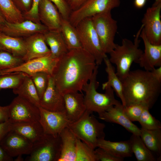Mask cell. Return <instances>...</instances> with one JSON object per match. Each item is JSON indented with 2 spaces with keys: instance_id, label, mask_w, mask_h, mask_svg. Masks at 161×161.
Returning <instances> with one entry per match:
<instances>
[{
  "instance_id": "5",
  "label": "cell",
  "mask_w": 161,
  "mask_h": 161,
  "mask_svg": "<svg viewBox=\"0 0 161 161\" xmlns=\"http://www.w3.org/2000/svg\"><path fill=\"white\" fill-rule=\"evenodd\" d=\"M92 113L86 110L79 119L71 122L68 127L77 138L95 149L97 148L98 140L105 137L106 126L99 122Z\"/></svg>"
},
{
  "instance_id": "15",
  "label": "cell",
  "mask_w": 161,
  "mask_h": 161,
  "mask_svg": "<svg viewBox=\"0 0 161 161\" xmlns=\"http://www.w3.org/2000/svg\"><path fill=\"white\" fill-rule=\"evenodd\" d=\"M1 27L3 33L11 36L20 38L28 37L37 33L44 34L49 31L43 24L28 20L17 23L6 21Z\"/></svg>"
},
{
  "instance_id": "9",
  "label": "cell",
  "mask_w": 161,
  "mask_h": 161,
  "mask_svg": "<svg viewBox=\"0 0 161 161\" xmlns=\"http://www.w3.org/2000/svg\"><path fill=\"white\" fill-rule=\"evenodd\" d=\"M61 140L59 135L55 137L45 134L43 139L33 145L25 159L27 161H58L60 154Z\"/></svg>"
},
{
  "instance_id": "32",
  "label": "cell",
  "mask_w": 161,
  "mask_h": 161,
  "mask_svg": "<svg viewBox=\"0 0 161 161\" xmlns=\"http://www.w3.org/2000/svg\"><path fill=\"white\" fill-rule=\"evenodd\" d=\"M0 10L8 22L17 23L25 20L23 13L16 7L12 0H0Z\"/></svg>"
},
{
  "instance_id": "35",
  "label": "cell",
  "mask_w": 161,
  "mask_h": 161,
  "mask_svg": "<svg viewBox=\"0 0 161 161\" xmlns=\"http://www.w3.org/2000/svg\"><path fill=\"white\" fill-rule=\"evenodd\" d=\"M24 62L21 58L15 56L7 51L0 50V71L14 68Z\"/></svg>"
},
{
  "instance_id": "40",
  "label": "cell",
  "mask_w": 161,
  "mask_h": 161,
  "mask_svg": "<svg viewBox=\"0 0 161 161\" xmlns=\"http://www.w3.org/2000/svg\"><path fill=\"white\" fill-rule=\"evenodd\" d=\"M40 0H32L30 9L27 12L23 14L25 20L31 21L35 23H40L39 19L38 6Z\"/></svg>"
},
{
  "instance_id": "37",
  "label": "cell",
  "mask_w": 161,
  "mask_h": 161,
  "mask_svg": "<svg viewBox=\"0 0 161 161\" xmlns=\"http://www.w3.org/2000/svg\"><path fill=\"white\" fill-rule=\"evenodd\" d=\"M29 75L35 86L40 99L47 87L50 75L45 72H39Z\"/></svg>"
},
{
  "instance_id": "4",
  "label": "cell",
  "mask_w": 161,
  "mask_h": 161,
  "mask_svg": "<svg viewBox=\"0 0 161 161\" xmlns=\"http://www.w3.org/2000/svg\"><path fill=\"white\" fill-rule=\"evenodd\" d=\"M98 66L96 65L88 82L82 89L85 93L84 96L86 110L98 115L107 111L112 106L121 103L115 98L114 91L110 86L106 87L104 93L97 91L99 82L97 80Z\"/></svg>"
},
{
  "instance_id": "12",
  "label": "cell",
  "mask_w": 161,
  "mask_h": 161,
  "mask_svg": "<svg viewBox=\"0 0 161 161\" xmlns=\"http://www.w3.org/2000/svg\"><path fill=\"white\" fill-rule=\"evenodd\" d=\"M59 59L53 58L50 54L25 62L14 68L0 71V74L22 72L30 75L37 72H44L52 76Z\"/></svg>"
},
{
  "instance_id": "43",
  "label": "cell",
  "mask_w": 161,
  "mask_h": 161,
  "mask_svg": "<svg viewBox=\"0 0 161 161\" xmlns=\"http://www.w3.org/2000/svg\"><path fill=\"white\" fill-rule=\"evenodd\" d=\"M11 123L8 120L0 123V142L5 135L11 130Z\"/></svg>"
},
{
  "instance_id": "20",
  "label": "cell",
  "mask_w": 161,
  "mask_h": 161,
  "mask_svg": "<svg viewBox=\"0 0 161 161\" xmlns=\"http://www.w3.org/2000/svg\"><path fill=\"white\" fill-rule=\"evenodd\" d=\"M24 40L26 52L22 59L24 62L51 54L44 33L35 34L27 37Z\"/></svg>"
},
{
  "instance_id": "27",
  "label": "cell",
  "mask_w": 161,
  "mask_h": 161,
  "mask_svg": "<svg viewBox=\"0 0 161 161\" xmlns=\"http://www.w3.org/2000/svg\"><path fill=\"white\" fill-rule=\"evenodd\" d=\"M103 61L106 65L105 71L107 75L108 80L102 84V89L103 90L107 86L112 88L121 100L122 104L124 106L122 82L117 75L115 68L107 56L104 58Z\"/></svg>"
},
{
  "instance_id": "13",
  "label": "cell",
  "mask_w": 161,
  "mask_h": 161,
  "mask_svg": "<svg viewBox=\"0 0 161 161\" xmlns=\"http://www.w3.org/2000/svg\"><path fill=\"white\" fill-rule=\"evenodd\" d=\"M39 122L45 134L56 137L71 123L65 112H56L47 110L39 107Z\"/></svg>"
},
{
  "instance_id": "25",
  "label": "cell",
  "mask_w": 161,
  "mask_h": 161,
  "mask_svg": "<svg viewBox=\"0 0 161 161\" xmlns=\"http://www.w3.org/2000/svg\"><path fill=\"white\" fill-rule=\"evenodd\" d=\"M45 41L49 47L52 56L60 59L69 51L60 30H49L44 34Z\"/></svg>"
},
{
  "instance_id": "24",
  "label": "cell",
  "mask_w": 161,
  "mask_h": 161,
  "mask_svg": "<svg viewBox=\"0 0 161 161\" xmlns=\"http://www.w3.org/2000/svg\"><path fill=\"white\" fill-rule=\"evenodd\" d=\"M13 91L14 94L37 106H40V98L35 86L29 75L26 74L18 85L13 89Z\"/></svg>"
},
{
  "instance_id": "2",
  "label": "cell",
  "mask_w": 161,
  "mask_h": 161,
  "mask_svg": "<svg viewBox=\"0 0 161 161\" xmlns=\"http://www.w3.org/2000/svg\"><path fill=\"white\" fill-rule=\"evenodd\" d=\"M125 106L140 104L152 107L161 91V82L151 71L137 69L130 71L122 81Z\"/></svg>"
},
{
  "instance_id": "19",
  "label": "cell",
  "mask_w": 161,
  "mask_h": 161,
  "mask_svg": "<svg viewBox=\"0 0 161 161\" xmlns=\"http://www.w3.org/2000/svg\"><path fill=\"white\" fill-rule=\"evenodd\" d=\"M98 115L99 118L102 120L120 125L132 134L140 135V129L126 116L122 103L112 106L107 111Z\"/></svg>"
},
{
  "instance_id": "16",
  "label": "cell",
  "mask_w": 161,
  "mask_h": 161,
  "mask_svg": "<svg viewBox=\"0 0 161 161\" xmlns=\"http://www.w3.org/2000/svg\"><path fill=\"white\" fill-rule=\"evenodd\" d=\"M140 37L143 42L145 49L138 64L145 70L150 71L155 68L161 66V44L151 43L146 38L143 29Z\"/></svg>"
},
{
  "instance_id": "10",
  "label": "cell",
  "mask_w": 161,
  "mask_h": 161,
  "mask_svg": "<svg viewBox=\"0 0 161 161\" xmlns=\"http://www.w3.org/2000/svg\"><path fill=\"white\" fill-rule=\"evenodd\" d=\"M8 106V120L11 123L39 121V107L18 96Z\"/></svg>"
},
{
  "instance_id": "51",
  "label": "cell",
  "mask_w": 161,
  "mask_h": 161,
  "mask_svg": "<svg viewBox=\"0 0 161 161\" xmlns=\"http://www.w3.org/2000/svg\"><path fill=\"white\" fill-rule=\"evenodd\" d=\"M0 50H5V49L3 46L0 44Z\"/></svg>"
},
{
  "instance_id": "8",
  "label": "cell",
  "mask_w": 161,
  "mask_h": 161,
  "mask_svg": "<svg viewBox=\"0 0 161 161\" xmlns=\"http://www.w3.org/2000/svg\"><path fill=\"white\" fill-rule=\"evenodd\" d=\"M120 4V0H86L78 9L71 12L68 20L75 27L83 19L111 11L119 7Z\"/></svg>"
},
{
  "instance_id": "18",
  "label": "cell",
  "mask_w": 161,
  "mask_h": 161,
  "mask_svg": "<svg viewBox=\"0 0 161 161\" xmlns=\"http://www.w3.org/2000/svg\"><path fill=\"white\" fill-rule=\"evenodd\" d=\"M38 14L40 21L49 30L60 31L62 17L56 7L49 0H40Z\"/></svg>"
},
{
  "instance_id": "21",
  "label": "cell",
  "mask_w": 161,
  "mask_h": 161,
  "mask_svg": "<svg viewBox=\"0 0 161 161\" xmlns=\"http://www.w3.org/2000/svg\"><path fill=\"white\" fill-rule=\"evenodd\" d=\"M65 112L71 122L79 119L86 110L84 96L80 92L64 95Z\"/></svg>"
},
{
  "instance_id": "52",
  "label": "cell",
  "mask_w": 161,
  "mask_h": 161,
  "mask_svg": "<svg viewBox=\"0 0 161 161\" xmlns=\"http://www.w3.org/2000/svg\"><path fill=\"white\" fill-rule=\"evenodd\" d=\"M1 32V25H0V32Z\"/></svg>"
},
{
  "instance_id": "31",
  "label": "cell",
  "mask_w": 161,
  "mask_h": 161,
  "mask_svg": "<svg viewBox=\"0 0 161 161\" xmlns=\"http://www.w3.org/2000/svg\"><path fill=\"white\" fill-rule=\"evenodd\" d=\"M131 149L138 161H156L157 159L146 146L139 135L132 134L129 140Z\"/></svg>"
},
{
  "instance_id": "3",
  "label": "cell",
  "mask_w": 161,
  "mask_h": 161,
  "mask_svg": "<svg viewBox=\"0 0 161 161\" xmlns=\"http://www.w3.org/2000/svg\"><path fill=\"white\" fill-rule=\"evenodd\" d=\"M143 28L142 25L137 31L134 41L126 38L122 39L121 44H116L109 53V59L116 67V73L122 81L129 74L133 62L138 63L143 51L139 48L140 35Z\"/></svg>"
},
{
  "instance_id": "50",
  "label": "cell",
  "mask_w": 161,
  "mask_h": 161,
  "mask_svg": "<svg viewBox=\"0 0 161 161\" xmlns=\"http://www.w3.org/2000/svg\"><path fill=\"white\" fill-rule=\"evenodd\" d=\"M21 156L22 155L18 156L17 157H18L15 160H16L17 161H22L23 160V159L22 158Z\"/></svg>"
},
{
  "instance_id": "14",
  "label": "cell",
  "mask_w": 161,
  "mask_h": 161,
  "mask_svg": "<svg viewBox=\"0 0 161 161\" xmlns=\"http://www.w3.org/2000/svg\"><path fill=\"white\" fill-rule=\"evenodd\" d=\"M0 144L7 154L12 158L23 154L29 155L34 145L24 137L12 130L5 135Z\"/></svg>"
},
{
  "instance_id": "45",
  "label": "cell",
  "mask_w": 161,
  "mask_h": 161,
  "mask_svg": "<svg viewBox=\"0 0 161 161\" xmlns=\"http://www.w3.org/2000/svg\"><path fill=\"white\" fill-rule=\"evenodd\" d=\"M8 105L1 106L0 105V123L8 120Z\"/></svg>"
},
{
  "instance_id": "6",
  "label": "cell",
  "mask_w": 161,
  "mask_h": 161,
  "mask_svg": "<svg viewBox=\"0 0 161 161\" xmlns=\"http://www.w3.org/2000/svg\"><path fill=\"white\" fill-rule=\"evenodd\" d=\"M75 27L82 48L94 57L97 66L101 65L107 55L101 47L92 18L83 19Z\"/></svg>"
},
{
  "instance_id": "38",
  "label": "cell",
  "mask_w": 161,
  "mask_h": 161,
  "mask_svg": "<svg viewBox=\"0 0 161 161\" xmlns=\"http://www.w3.org/2000/svg\"><path fill=\"white\" fill-rule=\"evenodd\" d=\"M145 108L147 107L142 104H133L123 106V110L130 121L132 122L138 121L142 112Z\"/></svg>"
},
{
  "instance_id": "17",
  "label": "cell",
  "mask_w": 161,
  "mask_h": 161,
  "mask_svg": "<svg viewBox=\"0 0 161 161\" xmlns=\"http://www.w3.org/2000/svg\"><path fill=\"white\" fill-rule=\"evenodd\" d=\"M40 106L47 110L65 112L64 95L57 88L52 76H49L48 84L40 98Z\"/></svg>"
},
{
  "instance_id": "23",
  "label": "cell",
  "mask_w": 161,
  "mask_h": 161,
  "mask_svg": "<svg viewBox=\"0 0 161 161\" xmlns=\"http://www.w3.org/2000/svg\"><path fill=\"white\" fill-rule=\"evenodd\" d=\"M59 135L61 149L58 161H76L77 137L68 127L64 128Z\"/></svg>"
},
{
  "instance_id": "28",
  "label": "cell",
  "mask_w": 161,
  "mask_h": 161,
  "mask_svg": "<svg viewBox=\"0 0 161 161\" xmlns=\"http://www.w3.org/2000/svg\"><path fill=\"white\" fill-rule=\"evenodd\" d=\"M0 44L5 50L22 58L26 52L24 40L21 38L11 36L0 32Z\"/></svg>"
},
{
  "instance_id": "30",
  "label": "cell",
  "mask_w": 161,
  "mask_h": 161,
  "mask_svg": "<svg viewBox=\"0 0 161 161\" xmlns=\"http://www.w3.org/2000/svg\"><path fill=\"white\" fill-rule=\"evenodd\" d=\"M60 31L69 50L82 48L76 27L62 18Z\"/></svg>"
},
{
  "instance_id": "33",
  "label": "cell",
  "mask_w": 161,
  "mask_h": 161,
  "mask_svg": "<svg viewBox=\"0 0 161 161\" xmlns=\"http://www.w3.org/2000/svg\"><path fill=\"white\" fill-rule=\"evenodd\" d=\"M26 75L22 72L0 74V90L14 89L18 85Z\"/></svg>"
},
{
  "instance_id": "46",
  "label": "cell",
  "mask_w": 161,
  "mask_h": 161,
  "mask_svg": "<svg viewBox=\"0 0 161 161\" xmlns=\"http://www.w3.org/2000/svg\"><path fill=\"white\" fill-rule=\"evenodd\" d=\"M13 160V158L7 154L0 144V161H12Z\"/></svg>"
},
{
  "instance_id": "7",
  "label": "cell",
  "mask_w": 161,
  "mask_h": 161,
  "mask_svg": "<svg viewBox=\"0 0 161 161\" xmlns=\"http://www.w3.org/2000/svg\"><path fill=\"white\" fill-rule=\"evenodd\" d=\"M91 18L101 47L106 54H109L116 46L114 41L117 21L113 18L111 11L101 13Z\"/></svg>"
},
{
  "instance_id": "41",
  "label": "cell",
  "mask_w": 161,
  "mask_h": 161,
  "mask_svg": "<svg viewBox=\"0 0 161 161\" xmlns=\"http://www.w3.org/2000/svg\"><path fill=\"white\" fill-rule=\"evenodd\" d=\"M56 7L62 17L68 20L72 12L65 0H49Z\"/></svg>"
},
{
  "instance_id": "34",
  "label": "cell",
  "mask_w": 161,
  "mask_h": 161,
  "mask_svg": "<svg viewBox=\"0 0 161 161\" xmlns=\"http://www.w3.org/2000/svg\"><path fill=\"white\" fill-rule=\"evenodd\" d=\"M76 161H97L95 149L77 138Z\"/></svg>"
},
{
  "instance_id": "36",
  "label": "cell",
  "mask_w": 161,
  "mask_h": 161,
  "mask_svg": "<svg viewBox=\"0 0 161 161\" xmlns=\"http://www.w3.org/2000/svg\"><path fill=\"white\" fill-rule=\"evenodd\" d=\"M149 110L147 108H145L138 120L141 128L148 130L161 129L160 122L151 115Z\"/></svg>"
},
{
  "instance_id": "11",
  "label": "cell",
  "mask_w": 161,
  "mask_h": 161,
  "mask_svg": "<svg viewBox=\"0 0 161 161\" xmlns=\"http://www.w3.org/2000/svg\"><path fill=\"white\" fill-rule=\"evenodd\" d=\"M161 0H155L148 7L142 20L143 29L148 40L152 44H161Z\"/></svg>"
},
{
  "instance_id": "44",
  "label": "cell",
  "mask_w": 161,
  "mask_h": 161,
  "mask_svg": "<svg viewBox=\"0 0 161 161\" xmlns=\"http://www.w3.org/2000/svg\"><path fill=\"white\" fill-rule=\"evenodd\" d=\"M86 0H65L71 11L80 7Z\"/></svg>"
},
{
  "instance_id": "1",
  "label": "cell",
  "mask_w": 161,
  "mask_h": 161,
  "mask_svg": "<svg viewBox=\"0 0 161 161\" xmlns=\"http://www.w3.org/2000/svg\"><path fill=\"white\" fill-rule=\"evenodd\" d=\"M96 65L94 57L83 48L72 49L59 59L52 76L57 88L63 95L81 92Z\"/></svg>"
},
{
  "instance_id": "42",
  "label": "cell",
  "mask_w": 161,
  "mask_h": 161,
  "mask_svg": "<svg viewBox=\"0 0 161 161\" xmlns=\"http://www.w3.org/2000/svg\"><path fill=\"white\" fill-rule=\"evenodd\" d=\"M17 8L23 14L29 10L32 2V0H12Z\"/></svg>"
},
{
  "instance_id": "48",
  "label": "cell",
  "mask_w": 161,
  "mask_h": 161,
  "mask_svg": "<svg viewBox=\"0 0 161 161\" xmlns=\"http://www.w3.org/2000/svg\"><path fill=\"white\" fill-rule=\"evenodd\" d=\"M147 0H134V2L135 7L138 8H141L145 5Z\"/></svg>"
},
{
  "instance_id": "39",
  "label": "cell",
  "mask_w": 161,
  "mask_h": 161,
  "mask_svg": "<svg viewBox=\"0 0 161 161\" xmlns=\"http://www.w3.org/2000/svg\"><path fill=\"white\" fill-rule=\"evenodd\" d=\"M95 153L97 161H123L124 158L114 156L105 149L97 147Z\"/></svg>"
},
{
  "instance_id": "22",
  "label": "cell",
  "mask_w": 161,
  "mask_h": 161,
  "mask_svg": "<svg viewBox=\"0 0 161 161\" xmlns=\"http://www.w3.org/2000/svg\"><path fill=\"white\" fill-rule=\"evenodd\" d=\"M11 130L20 134L34 145L40 141L45 135L39 121L11 123Z\"/></svg>"
},
{
  "instance_id": "29",
  "label": "cell",
  "mask_w": 161,
  "mask_h": 161,
  "mask_svg": "<svg viewBox=\"0 0 161 161\" xmlns=\"http://www.w3.org/2000/svg\"><path fill=\"white\" fill-rule=\"evenodd\" d=\"M140 137L147 147L161 158V129L148 130L140 129Z\"/></svg>"
},
{
  "instance_id": "49",
  "label": "cell",
  "mask_w": 161,
  "mask_h": 161,
  "mask_svg": "<svg viewBox=\"0 0 161 161\" xmlns=\"http://www.w3.org/2000/svg\"><path fill=\"white\" fill-rule=\"evenodd\" d=\"M6 21L4 17L0 10V25H3Z\"/></svg>"
},
{
  "instance_id": "47",
  "label": "cell",
  "mask_w": 161,
  "mask_h": 161,
  "mask_svg": "<svg viewBox=\"0 0 161 161\" xmlns=\"http://www.w3.org/2000/svg\"><path fill=\"white\" fill-rule=\"evenodd\" d=\"M153 76L159 81L161 82V66L154 68L151 71Z\"/></svg>"
},
{
  "instance_id": "26",
  "label": "cell",
  "mask_w": 161,
  "mask_h": 161,
  "mask_svg": "<svg viewBox=\"0 0 161 161\" xmlns=\"http://www.w3.org/2000/svg\"><path fill=\"white\" fill-rule=\"evenodd\" d=\"M105 149L113 155L123 158L131 157L132 152L129 140L112 142L104 139H99L97 142V147Z\"/></svg>"
}]
</instances>
